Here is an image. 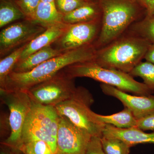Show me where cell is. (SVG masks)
I'll list each match as a JSON object with an SVG mask.
<instances>
[{"label": "cell", "mask_w": 154, "mask_h": 154, "mask_svg": "<svg viewBox=\"0 0 154 154\" xmlns=\"http://www.w3.org/2000/svg\"><path fill=\"white\" fill-rule=\"evenodd\" d=\"M97 49L93 44L67 51L50 59L27 72H12L0 89L26 91L48 79L66 66L78 63L94 61Z\"/></svg>", "instance_id": "cell-1"}, {"label": "cell", "mask_w": 154, "mask_h": 154, "mask_svg": "<svg viewBox=\"0 0 154 154\" xmlns=\"http://www.w3.org/2000/svg\"><path fill=\"white\" fill-rule=\"evenodd\" d=\"M102 11L101 30L94 42L97 49L119 38L144 18L146 10L138 0H99Z\"/></svg>", "instance_id": "cell-2"}, {"label": "cell", "mask_w": 154, "mask_h": 154, "mask_svg": "<svg viewBox=\"0 0 154 154\" xmlns=\"http://www.w3.org/2000/svg\"><path fill=\"white\" fill-rule=\"evenodd\" d=\"M127 30L114 41L97 49L94 61L103 67L129 73L142 62L151 43Z\"/></svg>", "instance_id": "cell-3"}, {"label": "cell", "mask_w": 154, "mask_h": 154, "mask_svg": "<svg viewBox=\"0 0 154 154\" xmlns=\"http://www.w3.org/2000/svg\"><path fill=\"white\" fill-rule=\"evenodd\" d=\"M63 70L73 79L78 77L91 78L102 84L136 95L149 96L154 92L143 83L135 80L129 73L115 69L103 67L94 61L72 64Z\"/></svg>", "instance_id": "cell-4"}, {"label": "cell", "mask_w": 154, "mask_h": 154, "mask_svg": "<svg viewBox=\"0 0 154 154\" xmlns=\"http://www.w3.org/2000/svg\"><path fill=\"white\" fill-rule=\"evenodd\" d=\"M60 118V116L54 107L33 102L23 127L22 145L33 140H43L49 145L53 154H56Z\"/></svg>", "instance_id": "cell-5"}, {"label": "cell", "mask_w": 154, "mask_h": 154, "mask_svg": "<svg viewBox=\"0 0 154 154\" xmlns=\"http://www.w3.org/2000/svg\"><path fill=\"white\" fill-rule=\"evenodd\" d=\"M94 102L89 91L79 87L72 98L54 107L60 116H65L75 125L88 131L92 136L102 137L105 125L97 120L96 113L91 110L90 107Z\"/></svg>", "instance_id": "cell-6"}, {"label": "cell", "mask_w": 154, "mask_h": 154, "mask_svg": "<svg viewBox=\"0 0 154 154\" xmlns=\"http://www.w3.org/2000/svg\"><path fill=\"white\" fill-rule=\"evenodd\" d=\"M74 79L62 70L50 79L25 91L34 103L54 107L74 96Z\"/></svg>", "instance_id": "cell-7"}, {"label": "cell", "mask_w": 154, "mask_h": 154, "mask_svg": "<svg viewBox=\"0 0 154 154\" xmlns=\"http://www.w3.org/2000/svg\"><path fill=\"white\" fill-rule=\"evenodd\" d=\"M2 99L10 110L11 134L3 144L19 149L22 145V131L33 102L25 91H8L0 89Z\"/></svg>", "instance_id": "cell-8"}, {"label": "cell", "mask_w": 154, "mask_h": 154, "mask_svg": "<svg viewBox=\"0 0 154 154\" xmlns=\"http://www.w3.org/2000/svg\"><path fill=\"white\" fill-rule=\"evenodd\" d=\"M46 28L26 19L4 28L0 33L1 59L19 48L28 44L43 33Z\"/></svg>", "instance_id": "cell-9"}, {"label": "cell", "mask_w": 154, "mask_h": 154, "mask_svg": "<svg viewBox=\"0 0 154 154\" xmlns=\"http://www.w3.org/2000/svg\"><path fill=\"white\" fill-rule=\"evenodd\" d=\"M101 25L102 19L69 25L66 31L51 46L65 52L93 44L99 36Z\"/></svg>", "instance_id": "cell-10"}, {"label": "cell", "mask_w": 154, "mask_h": 154, "mask_svg": "<svg viewBox=\"0 0 154 154\" xmlns=\"http://www.w3.org/2000/svg\"><path fill=\"white\" fill-rule=\"evenodd\" d=\"M92 136L60 116L58 127L57 152L61 154H85Z\"/></svg>", "instance_id": "cell-11"}, {"label": "cell", "mask_w": 154, "mask_h": 154, "mask_svg": "<svg viewBox=\"0 0 154 154\" xmlns=\"http://www.w3.org/2000/svg\"><path fill=\"white\" fill-rule=\"evenodd\" d=\"M103 93L119 100L131 111L137 120L154 113V95L133 96L112 86L100 85Z\"/></svg>", "instance_id": "cell-12"}, {"label": "cell", "mask_w": 154, "mask_h": 154, "mask_svg": "<svg viewBox=\"0 0 154 154\" xmlns=\"http://www.w3.org/2000/svg\"><path fill=\"white\" fill-rule=\"evenodd\" d=\"M102 137H114L124 141L131 147L141 143L154 144V132L147 133L137 127L119 128L110 125H105Z\"/></svg>", "instance_id": "cell-13"}, {"label": "cell", "mask_w": 154, "mask_h": 154, "mask_svg": "<svg viewBox=\"0 0 154 154\" xmlns=\"http://www.w3.org/2000/svg\"><path fill=\"white\" fill-rule=\"evenodd\" d=\"M69 25L64 23H60L48 27L43 33L26 45L18 62L24 60L33 53L43 48L51 45L66 31Z\"/></svg>", "instance_id": "cell-14"}, {"label": "cell", "mask_w": 154, "mask_h": 154, "mask_svg": "<svg viewBox=\"0 0 154 154\" xmlns=\"http://www.w3.org/2000/svg\"><path fill=\"white\" fill-rule=\"evenodd\" d=\"M63 53L55 49L51 45H48L33 53L24 60L17 62L12 72L24 73L30 72L44 62Z\"/></svg>", "instance_id": "cell-15"}, {"label": "cell", "mask_w": 154, "mask_h": 154, "mask_svg": "<svg viewBox=\"0 0 154 154\" xmlns=\"http://www.w3.org/2000/svg\"><path fill=\"white\" fill-rule=\"evenodd\" d=\"M102 18V9L99 3H87L63 15V22L73 25L101 20Z\"/></svg>", "instance_id": "cell-16"}, {"label": "cell", "mask_w": 154, "mask_h": 154, "mask_svg": "<svg viewBox=\"0 0 154 154\" xmlns=\"http://www.w3.org/2000/svg\"><path fill=\"white\" fill-rule=\"evenodd\" d=\"M63 16L58 12L54 2L47 3L41 1L31 21L47 28L58 23H63Z\"/></svg>", "instance_id": "cell-17"}, {"label": "cell", "mask_w": 154, "mask_h": 154, "mask_svg": "<svg viewBox=\"0 0 154 154\" xmlns=\"http://www.w3.org/2000/svg\"><path fill=\"white\" fill-rule=\"evenodd\" d=\"M97 120L102 124L110 125L119 128H129L137 127V120L131 111L125 107L120 112L110 115L95 114Z\"/></svg>", "instance_id": "cell-18"}, {"label": "cell", "mask_w": 154, "mask_h": 154, "mask_svg": "<svg viewBox=\"0 0 154 154\" xmlns=\"http://www.w3.org/2000/svg\"><path fill=\"white\" fill-rule=\"evenodd\" d=\"M26 17L14 0H0V28Z\"/></svg>", "instance_id": "cell-19"}, {"label": "cell", "mask_w": 154, "mask_h": 154, "mask_svg": "<svg viewBox=\"0 0 154 154\" xmlns=\"http://www.w3.org/2000/svg\"><path fill=\"white\" fill-rule=\"evenodd\" d=\"M128 30L154 44V15H146L142 19L131 25Z\"/></svg>", "instance_id": "cell-20"}, {"label": "cell", "mask_w": 154, "mask_h": 154, "mask_svg": "<svg viewBox=\"0 0 154 154\" xmlns=\"http://www.w3.org/2000/svg\"><path fill=\"white\" fill-rule=\"evenodd\" d=\"M26 44L15 50L0 61V88L2 87L7 77L13 71L14 66L19 60Z\"/></svg>", "instance_id": "cell-21"}, {"label": "cell", "mask_w": 154, "mask_h": 154, "mask_svg": "<svg viewBox=\"0 0 154 154\" xmlns=\"http://www.w3.org/2000/svg\"><path fill=\"white\" fill-rule=\"evenodd\" d=\"M132 76L140 77L143 83L154 91V64L146 61L141 62L129 73Z\"/></svg>", "instance_id": "cell-22"}, {"label": "cell", "mask_w": 154, "mask_h": 154, "mask_svg": "<svg viewBox=\"0 0 154 154\" xmlns=\"http://www.w3.org/2000/svg\"><path fill=\"white\" fill-rule=\"evenodd\" d=\"M101 140L105 154L130 153L131 147L120 139L102 137Z\"/></svg>", "instance_id": "cell-23"}, {"label": "cell", "mask_w": 154, "mask_h": 154, "mask_svg": "<svg viewBox=\"0 0 154 154\" xmlns=\"http://www.w3.org/2000/svg\"><path fill=\"white\" fill-rule=\"evenodd\" d=\"M26 20L32 21L41 0H14Z\"/></svg>", "instance_id": "cell-24"}, {"label": "cell", "mask_w": 154, "mask_h": 154, "mask_svg": "<svg viewBox=\"0 0 154 154\" xmlns=\"http://www.w3.org/2000/svg\"><path fill=\"white\" fill-rule=\"evenodd\" d=\"M54 2L58 12L63 15L87 4L83 0H55Z\"/></svg>", "instance_id": "cell-25"}, {"label": "cell", "mask_w": 154, "mask_h": 154, "mask_svg": "<svg viewBox=\"0 0 154 154\" xmlns=\"http://www.w3.org/2000/svg\"><path fill=\"white\" fill-rule=\"evenodd\" d=\"M22 144L27 146L34 154H54L49 145L43 140H33Z\"/></svg>", "instance_id": "cell-26"}, {"label": "cell", "mask_w": 154, "mask_h": 154, "mask_svg": "<svg viewBox=\"0 0 154 154\" xmlns=\"http://www.w3.org/2000/svg\"><path fill=\"white\" fill-rule=\"evenodd\" d=\"M101 137L92 136L85 154H105L101 143Z\"/></svg>", "instance_id": "cell-27"}, {"label": "cell", "mask_w": 154, "mask_h": 154, "mask_svg": "<svg viewBox=\"0 0 154 154\" xmlns=\"http://www.w3.org/2000/svg\"><path fill=\"white\" fill-rule=\"evenodd\" d=\"M137 127L143 131H154V113L138 120Z\"/></svg>", "instance_id": "cell-28"}, {"label": "cell", "mask_w": 154, "mask_h": 154, "mask_svg": "<svg viewBox=\"0 0 154 154\" xmlns=\"http://www.w3.org/2000/svg\"><path fill=\"white\" fill-rule=\"evenodd\" d=\"M144 59L154 64V44H151L145 55Z\"/></svg>", "instance_id": "cell-29"}, {"label": "cell", "mask_w": 154, "mask_h": 154, "mask_svg": "<svg viewBox=\"0 0 154 154\" xmlns=\"http://www.w3.org/2000/svg\"><path fill=\"white\" fill-rule=\"evenodd\" d=\"M7 146L8 149H2L1 150L0 154H24L19 149L12 148L8 146Z\"/></svg>", "instance_id": "cell-30"}, {"label": "cell", "mask_w": 154, "mask_h": 154, "mask_svg": "<svg viewBox=\"0 0 154 154\" xmlns=\"http://www.w3.org/2000/svg\"><path fill=\"white\" fill-rule=\"evenodd\" d=\"M24 154H34L29 148L25 144H22L19 149Z\"/></svg>", "instance_id": "cell-31"}, {"label": "cell", "mask_w": 154, "mask_h": 154, "mask_svg": "<svg viewBox=\"0 0 154 154\" xmlns=\"http://www.w3.org/2000/svg\"><path fill=\"white\" fill-rule=\"evenodd\" d=\"M140 4L145 8L147 10L148 9L149 6L150 5L152 0H138Z\"/></svg>", "instance_id": "cell-32"}, {"label": "cell", "mask_w": 154, "mask_h": 154, "mask_svg": "<svg viewBox=\"0 0 154 154\" xmlns=\"http://www.w3.org/2000/svg\"><path fill=\"white\" fill-rule=\"evenodd\" d=\"M146 15H154V0L152 1L150 5L149 6L148 9L147 10Z\"/></svg>", "instance_id": "cell-33"}, {"label": "cell", "mask_w": 154, "mask_h": 154, "mask_svg": "<svg viewBox=\"0 0 154 154\" xmlns=\"http://www.w3.org/2000/svg\"><path fill=\"white\" fill-rule=\"evenodd\" d=\"M87 3H99V0H83Z\"/></svg>", "instance_id": "cell-34"}, {"label": "cell", "mask_w": 154, "mask_h": 154, "mask_svg": "<svg viewBox=\"0 0 154 154\" xmlns=\"http://www.w3.org/2000/svg\"><path fill=\"white\" fill-rule=\"evenodd\" d=\"M41 1L44 2L52 3L54 2L55 0H41Z\"/></svg>", "instance_id": "cell-35"}, {"label": "cell", "mask_w": 154, "mask_h": 154, "mask_svg": "<svg viewBox=\"0 0 154 154\" xmlns=\"http://www.w3.org/2000/svg\"><path fill=\"white\" fill-rule=\"evenodd\" d=\"M56 154H61L59 153H58V152H57L56 153Z\"/></svg>", "instance_id": "cell-36"}]
</instances>
